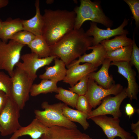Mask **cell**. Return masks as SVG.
<instances>
[{
	"label": "cell",
	"instance_id": "obj_1",
	"mask_svg": "<svg viewBox=\"0 0 139 139\" xmlns=\"http://www.w3.org/2000/svg\"><path fill=\"white\" fill-rule=\"evenodd\" d=\"M93 37L88 36L83 29H73L55 44L49 46L50 56L60 58L67 66L85 53L92 45Z\"/></svg>",
	"mask_w": 139,
	"mask_h": 139
},
{
	"label": "cell",
	"instance_id": "obj_2",
	"mask_svg": "<svg viewBox=\"0 0 139 139\" xmlns=\"http://www.w3.org/2000/svg\"><path fill=\"white\" fill-rule=\"evenodd\" d=\"M42 16V36L49 46L55 44L74 29L76 15L73 11L45 9Z\"/></svg>",
	"mask_w": 139,
	"mask_h": 139
},
{
	"label": "cell",
	"instance_id": "obj_3",
	"mask_svg": "<svg viewBox=\"0 0 139 139\" xmlns=\"http://www.w3.org/2000/svg\"><path fill=\"white\" fill-rule=\"evenodd\" d=\"M79 6L75 7L73 10L76 16L74 28L78 29L87 20L99 23L108 28L113 25V22L105 15L100 3L90 0H80Z\"/></svg>",
	"mask_w": 139,
	"mask_h": 139
},
{
	"label": "cell",
	"instance_id": "obj_4",
	"mask_svg": "<svg viewBox=\"0 0 139 139\" xmlns=\"http://www.w3.org/2000/svg\"><path fill=\"white\" fill-rule=\"evenodd\" d=\"M64 104L59 102L50 104L47 101H44L41 104L44 110H34L35 118L48 128L56 126L68 128H77L75 124L64 115L63 109Z\"/></svg>",
	"mask_w": 139,
	"mask_h": 139
},
{
	"label": "cell",
	"instance_id": "obj_5",
	"mask_svg": "<svg viewBox=\"0 0 139 139\" xmlns=\"http://www.w3.org/2000/svg\"><path fill=\"white\" fill-rule=\"evenodd\" d=\"M12 84L10 97L21 110L28 100L30 90L34 80L24 71L16 67L11 77Z\"/></svg>",
	"mask_w": 139,
	"mask_h": 139
},
{
	"label": "cell",
	"instance_id": "obj_6",
	"mask_svg": "<svg viewBox=\"0 0 139 139\" xmlns=\"http://www.w3.org/2000/svg\"><path fill=\"white\" fill-rule=\"evenodd\" d=\"M24 45L10 40L7 43L0 41V70H4L11 77L14 68L19 62Z\"/></svg>",
	"mask_w": 139,
	"mask_h": 139
},
{
	"label": "cell",
	"instance_id": "obj_7",
	"mask_svg": "<svg viewBox=\"0 0 139 139\" xmlns=\"http://www.w3.org/2000/svg\"><path fill=\"white\" fill-rule=\"evenodd\" d=\"M20 109L10 97L0 114L1 135L6 136L13 134L22 126L19 119Z\"/></svg>",
	"mask_w": 139,
	"mask_h": 139
},
{
	"label": "cell",
	"instance_id": "obj_8",
	"mask_svg": "<svg viewBox=\"0 0 139 139\" xmlns=\"http://www.w3.org/2000/svg\"><path fill=\"white\" fill-rule=\"evenodd\" d=\"M127 97L126 88H124L114 97L108 96L106 97L102 100L100 105L88 115L87 119L99 115L108 114L112 115L114 117L119 118L122 116L120 109V105Z\"/></svg>",
	"mask_w": 139,
	"mask_h": 139
},
{
	"label": "cell",
	"instance_id": "obj_9",
	"mask_svg": "<svg viewBox=\"0 0 139 139\" xmlns=\"http://www.w3.org/2000/svg\"><path fill=\"white\" fill-rule=\"evenodd\" d=\"M123 89L119 84H114L110 88L106 89L98 85L93 80L89 78L87 89L84 95L92 108H95L101 104L104 98L110 95H116Z\"/></svg>",
	"mask_w": 139,
	"mask_h": 139
},
{
	"label": "cell",
	"instance_id": "obj_10",
	"mask_svg": "<svg viewBox=\"0 0 139 139\" xmlns=\"http://www.w3.org/2000/svg\"><path fill=\"white\" fill-rule=\"evenodd\" d=\"M90 119L102 128L108 139H114L116 137H120L121 139L133 138L130 133L120 126L119 118L103 115L95 116Z\"/></svg>",
	"mask_w": 139,
	"mask_h": 139
},
{
	"label": "cell",
	"instance_id": "obj_11",
	"mask_svg": "<svg viewBox=\"0 0 139 139\" xmlns=\"http://www.w3.org/2000/svg\"><path fill=\"white\" fill-rule=\"evenodd\" d=\"M56 57V56H52L40 58L36 54L31 52L23 55L21 57L22 62H19L16 66L24 71L35 80L37 77V70L44 66L49 65Z\"/></svg>",
	"mask_w": 139,
	"mask_h": 139
},
{
	"label": "cell",
	"instance_id": "obj_12",
	"mask_svg": "<svg viewBox=\"0 0 139 139\" xmlns=\"http://www.w3.org/2000/svg\"><path fill=\"white\" fill-rule=\"evenodd\" d=\"M128 23V20L125 18L122 23L118 28L114 29L108 28L107 29H102L97 26V23L91 22L90 28L85 32L88 36H93L92 45H96L100 43L102 41L108 39L114 36L123 34L127 35L128 31L124 29V27Z\"/></svg>",
	"mask_w": 139,
	"mask_h": 139
},
{
	"label": "cell",
	"instance_id": "obj_13",
	"mask_svg": "<svg viewBox=\"0 0 139 139\" xmlns=\"http://www.w3.org/2000/svg\"><path fill=\"white\" fill-rule=\"evenodd\" d=\"M110 65L117 66L118 73L127 79L128 86L126 88V92L127 97L131 100H137L139 89L136 80V74L132 68L130 63L127 62H112L110 63Z\"/></svg>",
	"mask_w": 139,
	"mask_h": 139
},
{
	"label": "cell",
	"instance_id": "obj_14",
	"mask_svg": "<svg viewBox=\"0 0 139 139\" xmlns=\"http://www.w3.org/2000/svg\"><path fill=\"white\" fill-rule=\"evenodd\" d=\"M67 68L63 81L71 87L76 84L83 77L97 69L92 64L88 63L81 65L77 64Z\"/></svg>",
	"mask_w": 139,
	"mask_h": 139
},
{
	"label": "cell",
	"instance_id": "obj_15",
	"mask_svg": "<svg viewBox=\"0 0 139 139\" xmlns=\"http://www.w3.org/2000/svg\"><path fill=\"white\" fill-rule=\"evenodd\" d=\"M88 49H91L92 51L88 54L84 53L79 57L78 59H75L66 66L67 68L81 63H90L97 68L102 65L106 58L107 52L104 47L99 44L96 45L90 46Z\"/></svg>",
	"mask_w": 139,
	"mask_h": 139
},
{
	"label": "cell",
	"instance_id": "obj_16",
	"mask_svg": "<svg viewBox=\"0 0 139 139\" xmlns=\"http://www.w3.org/2000/svg\"><path fill=\"white\" fill-rule=\"evenodd\" d=\"M48 128L35 118L27 126H22L9 139H18L25 135L29 136L32 139H38L47 132Z\"/></svg>",
	"mask_w": 139,
	"mask_h": 139
},
{
	"label": "cell",
	"instance_id": "obj_17",
	"mask_svg": "<svg viewBox=\"0 0 139 139\" xmlns=\"http://www.w3.org/2000/svg\"><path fill=\"white\" fill-rule=\"evenodd\" d=\"M82 133L76 128H68L58 126L49 127L41 139H80Z\"/></svg>",
	"mask_w": 139,
	"mask_h": 139
},
{
	"label": "cell",
	"instance_id": "obj_18",
	"mask_svg": "<svg viewBox=\"0 0 139 139\" xmlns=\"http://www.w3.org/2000/svg\"><path fill=\"white\" fill-rule=\"evenodd\" d=\"M111 61L106 58L101 68L98 72H93L88 75L89 78L93 80L99 85L106 89L110 88L114 84L112 75H110L109 70Z\"/></svg>",
	"mask_w": 139,
	"mask_h": 139
},
{
	"label": "cell",
	"instance_id": "obj_19",
	"mask_svg": "<svg viewBox=\"0 0 139 139\" xmlns=\"http://www.w3.org/2000/svg\"><path fill=\"white\" fill-rule=\"evenodd\" d=\"M22 30H23V28L22 20L19 18L13 19L9 18L2 22L0 29V39L7 43L15 34Z\"/></svg>",
	"mask_w": 139,
	"mask_h": 139
},
{
	"label": "cell",
	"instance_id": "obj_20",
	"mask_svg": "<svg viewBox=\"0 0 139 139\" xmlns=\"http://www.w3.org/2000/svg\"><path fill=\"white\" fill-rule=\"evenodd\" d=\"M35 15L29 19L22 20L23 30L30 32L35 36H42L44 22L42 16L40 12L39 0L35 1Z\"/></svg>",
	"mask_w": 139,
	"mask_h": 139
},
{
	"label": "cell",
	"instance_id": "obj_21",
	"mask_svg": "<svg viewBox=\"0 0 139 139\" xmlns=\"http://www.w3.org/2000/svg\"><path fill=\"white\" fill-rule=\"evenodd\" d=\"M54 60V65L52 66L46 67L45 72L39 76L40 79L51 80L57 82L64 80L67 71L65 64L57 57L55 58Z\"/></svg>",
	"mask_w": 139,
	"mask_h": 139
},
{
	"label": "cell",
	"instance_id": "obj_22",
	"mask_svg": "<svg viewBox=\"0 0 139 139\" xmlns=\"http://www.w3.org/2000/svg\"><path fill=\"white\" fill-rule=\"evenodd\" d=\"M57 82L51 80L42 79L40 83L33 84L30 90V95L35 97L42 93L53 92L58 93Z\"/></svg>",
	"mask_w": 139,
	"mask_h": 139
},
{
	"label": "cell",
	"instance_id": "obj_23",
	"mask_svg": "<svg viewBox=\"0 0 139 139\" xmlns=\"http://www.w3.org/2000/svg\"><path fill=\"white\" fill-rule=\"evenodd\" d=\"M28 46L30 49L31 52L36 54L40 58L50 56L49 46L41 35L35 36Z\"/></svg>",
	"mask_w": 139,
	"mask_h": 139
},
{
	"label": "cell",
	"instance_id": "obj_24",
	"mask_svg": "<svg viewBox=\"0 0 139 139\" xmlns=\"http://www.w3.org/2000/svg\"><path fill=\"white\" fill-rule=\"evenodd\" d=\"M64 116L72 122L78 123L81 124L84 130L89 127V124L87 121L88 115L78 110H75L69 107L64 104L63 109Z\"/></svg>",
	"mask_w": 139,
	"mask_h": 139
},
{
	"label": "cell",
	"instance_id": "obj_25",
	"mask_svg": "<svg viewBox=\"0 0 139 139\" xmlns=\"http://www.w3.org/2000/svg\"><path fill=\"white\" fill-rule=\"evenodd\" d=\"M133 40L127 37V35L117 36L111 39H106L100 44L104 47L106 51H111L128 46L132 44Z\"/></svg>",
	"mask_w": 139,
	"mask_h": 139
},
{
	"label": "cell",
	"instance_id": "obj_26",
	"mask_svg": "<svg viewBox=\"0 0 139 139\" xmlns=\"http://www.w3.org/2000/svg\"><path fill=\"white\" fill-rule=\"evenodd\" d=\"M132 44L115 50L107 51L106 58L112 62H130Z\"/></svg>",
	"mask_w": 139,
	"mask_h": 139
},
{
	"label": "cell",
	"instance_id": "obj_27",
	"mask_svg": "<svg viewBox=\"0 0 139 139\" xmlns=\"http://www.w3.org/2000/svg\"><path fill=\"white\" fill-rule=\"evenodd\" d=\"M57 93L55 95L56 98L73 108H76L79 95L61 87H58Z\"/></svg>",
	"mask_w": 139,
	"mask_h": 139
},
{
	"label": "cell",
	"instance_id": "obj_28",
	"mask_svg": "<svg viewBox=\"0 0 139 139\" xmlns=\"http://www.w3.org/2000/svg\"><path fill=\"white\" fill-rule=\"evenodd\" d=\"M35 37V36L31 33L23 30L15 34L10 40H14L21 44L28 46Z\"/></svg>",
	"mask_w": 139,
	"mask_h": 139
},
{
	"label": "cell",
	"instance_id": "obj_29",
	"mask_svg": "<svg viewBox=\"0 0 139 139\" xmlns=\"http://www.w3.org/2000/svg\"><path fill=\"white\" fill-rule=\"evenodd\" d=\"M12 84L11 77L4 72L0 71V91L10 97Z\"/></svg>",
	"mask_w": 139,
	"mask_h": 139
},
{
	"label": "cell",
	"instance_id": "obj_30",
	"mask_svg": "<svg viewBox=\"0 0 139 139\" xmlns=\"http://www.w3.org/2000/svg\"><path fill=\"white\" fill-rule=\"evenodd\" d=\"M89 79L88 75L82 78L79 82L74 86L69 88V90L79 95H84L87 89V84Z\"/></svg>",
	"mask_w": 139,
	"mask_h": 139
},
{
	"label": "cell",
	"instance_id": "obj_31",
	"mask_svg": "<svg viewBox=\"0 0 139 139\" xmlns=\"http://www.w3.org/2000/svg\"><path fill=\"white\" fill-rule=\"evenodd\" d=\"M88 115L92 112V107L85 95H79L75 108Z\"/></svg>",
	"mask_w": 139,
	"mask_h": 139
},
{
	"label": "cell",
	"instance_id": "obj_32",
	"mask_svg": "<svg viewBox=\"0 0 139 139\" xmlns=\"http://www.w3.org/2000/svg\"><path fill=\"white\" fill-rule=\"evenodd\" d=\"M129 6L135 21V24L138 27L139 25V0H124Z\"/></svg>",
	"mask_w": 139,
	"mask_h": 139
},
{
	"label": "cell",
	"instance_id": "obj_33",
	"mask_svg": "<svg viewBox=\"0 0 139 139\" xmlns=\"http://www.w3.org/2000/svg\"><path fill=\"white\" fill-rule=\"evenodd\" d=\"M133 40L132 49L129 62L132 65H133L135 66L139 74V48L136 44L134 36Z\"/></svg>",
	"mask_w": 139,
	"mask_h": 139
},
{
	"label": "cell",
	"instance_id": "obj_34",
	"mask_svg": "<svg viewBox=\"0 0 139 139\" xmlns=\"http://www.w3.org/2000/svg\"><path fill=\"white\" fill-rule=\"evenodd\" d=\"M9 97L4 92L0 91V114L5 107Z\"/></svg>",
	"mask_w": 139,
	"mask_h": 139
},
{
	"label": "cell",
	"instance_id": "obj_35",
	"mask_svg": "<svg viewBox=\"0 0 139 139\" xmlns=\"http://www.w3.org/2000/svg\"><path fill=\"white\" fill-rule=\"evenodd\" d=\"M125 112L129 118L134 113L135 109L131 105L128 103L126 104L125 107Z\"/></svg>",
	"mask_w": 139,
	"mask_h": 139
},
{
	"label": "cell",
	"instance_id": "obj_36",
	"mask_svg": "<svg viewBox=\"0 0 139 139\" xmlns=\"http://www.w3.org/2000/svg\"><path fill=\"white\" fill-rule=\"evenodd\" d=\"M131 128L133 132L135 133L137 136V139H139V121L136 123H133L131 124Z\"/></svg>",
	"mask_w": 139,
	"mask_h": 139
},
{
	"label": "cell",
	"instance_id": "obj_37",
	"mask_svg": "<svg viewBox=\"0 0 139 139\" xmlns=\"http://www.w3.org/2000/svg\"><path fill=\"white\" fill-rule=\"evenodd\" d=\"M9 2L8 0H0V9L7 6Z\"/></svg>",
	"mask_w": 139,
	"mask_h": 139
},
{
	"label": "cell",
	"instance_id": "obj_38",
	"mask_svg": "<svg viewBox=\"0 0 139 139\" xmlns=\"http://www.w3.org/2000/svg\"><path fill=\"white\" fill-rule=\"evenodd\" d=\"M80 139H92L88 135L83 133L82 136Z\"/></svg>",
	"mask_w": 139,
	"mask_h": 139
},
{
	"label": "cell",
	"instance_id": "obj_39",
	"mask_svg": "<svg viewBox=\"0 0 139 139\" xmlns=\"http://www.w3.org/2000/svg\"><path fill=\"white\" fill-rule=\"evenodd\" d=\"M3 21L1 19H0V29L1 27Z\"/></svg>",
	"mask_w": 139,
	"mask_h": 139
},
{
	"label": "cell",
	"instance_id": "obj_40",
	"mask_svg": "<svg viewBox=\"0 0 139 139\" xmlns=\"http://www.w3.org/2000/svg\"><path fill=\"white\" fill-rule=\"evenodd\" d=\"M126 139V138H123V139Z\"/></svg>",
	"mask_w": 139,
	"mask_h": 139
},
{
	"label": "cell",
	"instance_id": "obj_41",
	"mask_svg": "<svg viewBox=\"0 0 139 139\" xmlns=\"http://www.w3.org/2000/svg\"></svg>",
	"mask_w": 139,
	"mask_h": 139
},
{
	"label": "cell",
	"instance_id": "obj_42",
	"mask_svg": "<svg viewBox=\"0 0 139 139\" xmlns=\"http://www.w3.org/2000/svg\"><path fill=\"white\" fill-rule=\"evenodd\" d=\"M1 40L0 39V41Z\"/></svg>",
	"mask_w": 139,
	"mask_h": 139
}]
</instances>
